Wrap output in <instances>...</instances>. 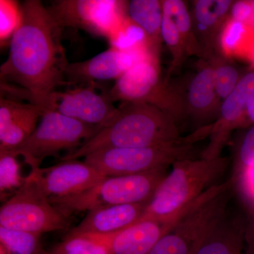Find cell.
<instances>
[{
  "label": "cell",
  "instance_id": "6da1fadb",
  "mask_svg": "<svg viewBox=\"0 0 254 254\" xmlns=\"http://www.w3.org/2000/svg\"><path fill=\"white\" fill-rule=\"evenodd\" d=\"M21 9V22L10 41L9 56L0 67L1 82L21 86L16 95L49 110L58 87L67 85L63 28L40 0H26Z\"/></svg>",
  "mask_w": 254,
  "mask_h": 254
},
{
  "label": "cell",
  "instance_id": "7a4b0ae2",
  "mask_svg": "<svg viewBox=\"0 0 254 254\" xmlns=\"http://www.w3.org/2000/svg\"><path fill=\"white\" fill-rule=\"evenodd\" d=\"M115 120L76 149L60 159L76 160L99 151L115 148H141L172 145L183 141L179 123L156 107L125 102L118 106Z\"/></svg>",
  "mask_w": 254,
  "mask_h": 254
},
{
  "label": "cell",
  "instance_id": "3957f363",
  "mask_svg": "<svg viewBox=\"0 0 254 254\" xmlns=\"http://www.w3.org/2000/svg\"><path fill=\"white\" fill-rule=\"evenodd\" d=\"M230 161V157L220 156L213 160L183 159L174 163L138 221L181 218L200 195L218 185Z\"/></svg>",
  "mask_w": 254,
  "mask_h": 254
},
{
  "label": "cell",
  "instance_id": "277c9868",
  "mask_svg": "<svg viewBox=\"0 0 254 254\" xmlns=\"http://www.w3.org/2000/svg\"><path fill=\"white\" fill-rule=\"evenodd\" d=\"M233 186L230 179L207 190L146 254H196L227 215Z\"/></svg>",
  "mask_w": 254,
  "mask_h": 254
},
{
  "label": "cell",
  "instance_id": "5b68a950",
  "mask_svg": "<svg viewBox=\"0 0 254 254\" xmlns=\"http://www.w3.org/2000/svg\"><path fill=\"white\" fill-rule=\"evenodd\" d=\"M113 102H138L163 110L180 123L186 118L185 95L163 77L160 59L145 55L108 91Z\"/></svg>",
  "mask_w": 254,
  "mask_h": 254
},
{
  "label": "cell",
  "instance_id": "8992f818",
  "mask_svg": "<svg viewBox=\"0 0 254 254\" xmlns=\"http://www.w3.org/2000/svg\"><path fill=\"white\" fill-rule=\"evenodd\" d=\"M167 169L125 176L105 177L89 190L50 202L66 215L107 205L148 203L168 175Z\"/></svg>",
  "mask_w": 254,
  "mask_h": 254
},
{
  "label": "cell",
  "instance_id": "52a82bcc",
  "mask_svg": "<svg viewBox=\"0 0 254 254\" xmlns=\"http://www.w3.org/2000/svg\"><path fill=\"white\" fill-rule=\"evenodd\" d=\"M101 128L73 120L55 110H46L27 141L16 150L8 152L17 157L22 156L31 170H36L41 168L42 162L48 157L55 156L61 150L76 149Z\"/></svg>",
  "mask_w": 254,
  "mask_h": 254
},
{
  "label": "cell",
  "instance_id": "ba28073f",
  "mask_svg": "<svg viewBox=\"0 0 254 254\" xmlns=\"http://www.w3.org/2000/svg\"><path fill=\"white\" fill-rule=\"evenodd\" d=\"M193 150L186 137L175 144L101 150L87 155L83 161L104 177L125 176L168 168L179 160L194 158Z\"/></svg>",
  "mask_w": 254,
  "mask_h": 254
},
{
  "label": "cell",
  "instance_id": "9c48e42d",
  "mask_svg": "<svg viewBox=\"0 0 254 254\" xmlns=\"http://www.w3.org/2000/svg\"><path fill=\"white\" fill-rule=\"evenodd\" d=\"M68 218L28 175L23 186L0 209V226L41 235L64 230Z\"/></svg>",
  "mask_w": 254,
  "mask_h": 254
},
{
  "label": "cell",
  "instance_id": "30bf717a",
  "mask_svg": "<svg viewBox=\"0 0 254 254\" xmlns=\"http://www.w3.org/2000/svg\"><path fill=\"white\" fill-rule=\"evenodd\" d=\"M127 4L118 0H58L48 8L62 27L80 28L111 43L128 21Z\"/></svg>",
  "mask_w": 254,
  "mask_h": 254
},
{
  "label": "cell",
  "instance_id": "8fae6325",
  "mask_svg": "<svg viewBox=\"0 0 254 254\" xmlns=\"http://www.w3.org/2000/svg\"><path fill=\"white\" fill-rule=\"evenodd\" d=\"M254 97V68L244 73L236 88L222 101L216 120L203 127L208 144L200 158L213 160L222 156V151L234 130L241 128Z\"/></svg>",
  "mask_w": 254,
  "mask_h": 254
},
{
  "label": "cell",
  "instance_id": "7c38bea8",
  "mask_svg": "<svg viewBox=\"0 0 254 254\" xmlns=\"http://www.w3.org/2000/svg\"><path fill=\"white\" fill-rule=\"evenodd\" d=\"M96 83L55 92L50 100V109L87 125L108 126L119 113L108 92L95 91Z\"/></svg>",
  "mask_w": 254,
  "mask_h": 254
},
{
  "label": "cell",
  "instance_id": "4fadbf2b",
  "mask_svg": "<svg viewBox=\"0 0 254 254\" xmlns=\"http://www.w3.org/2000/svg\"><path fill=\"white\" fill-rule=\"evenodd\" d=\"M49 199L66 198L89 190L103 176L84 161L68 160L48 168L31 170L28 175Z\"/></svg>",
  "mask_w": 254,
  "mask_h": 254
},
{
  "label": "cell",
  "instance_id": "5bb4252c",
  "mask_svg": "<svg viewBox=\"0 0 254 254\" xmlns=\"http://www.w3.org/2000/svg\"><path fill=\"white\" fill-rule=\"evenodd\" d=\"M136 52L110 46L109 49L86 61L68 64L65 71L67 85L96 83V81L118 80L142 57Z\"/></svg>",
  "mask_w": 254,
  "mask_h": 254
},
{
  "label": "cell",
  "instance_id": "9a60e30c",
  "mask_svg": "<svg viewBox=\"0 0 254 254\" xmlns=\"http://www.w3.org/2000/svg\"><path fill=\"white\" fill-rule=\"evenodd\" d=\"M44 111L39 105L1 95L0 151H12L27 141Z\"/></svg>",
  "mask_w": 254,
  "mask_h": 254
},
{
  "label": "cell",
  "instance_id": "2e32d148",
  "mask_svg": "<svg viewBox=\"0 0 254 254\" xmlns=\"http://www.w3.org/2000/svg\"><path fill=\"white\" fill-rule=\"evenodd\" d=\"M235 1L195 0L190 10L193 31L198 43L210 60L218 53V42L224 26L231 14Z\"/></svg>",
  "mask_w": 254,
  "mask_h": 254
},
{
  "label": "cell",
  "instance_id": "e0dca14e",
  "mask_svg": "<svg viewBox=\"0 0 254 254\" xmlns=\"http://www.w3.org/2000/svg\"><path fill=\"white\" fill-rule=\"evenodd\" d=\"M185 103L187 116L198 124L215 121L218 118L222 102L217 95L213 68L208 60L201 64L190 80Z\"/></svg>",
  "mask_w": 254,
  "mask_h": 254
},
{
  "label": "cell",
  "instance_id": "ac0fdd59",
  "mask_svg": "<svg viewBox=\"0 0 254 254\" xmlns=\"http://www.w3.org/2000/svg\"><path fill=\"white\" fill-rule=\"evenodd\" d=\"M181 218L167 221L140 220L112 234L113 254H146Z\"/></svg>",
  "mask_w": 254,
  "mask_h": 254
},
{
  "label": "cell",
  "instance_id": "d6986e66",
  "mask_svg": "<svg viewBox=\"0 0 254 254\" xmlns=\"http://www.w3.org/2000/svg\"><path fill=\"white\" fill-rule=\"evenodd\" d=\"M148 203L107 205L93 209L69 232L108 235L121 231L141 218Z\"/></svg>",
  "mask_w": 254,
  "mask_h": 254
},
{
  "label": "cell",
  "instance_id": "ffe728a7",
  "mask_svg": "<svg viewBox=\"0 0 254 254\" xmlns=\"http://www.w3.org/2000/svg\"><path fill=\"white\" fill-rule=\"evenodd\" d=\"M128 19L144 35L145 53L160 59L162 43V23L163 18V1L131 0L127 1Z\"/></svg>",
  "mask_w": 254,
  "mask_h": 254
},
{
  "label": "cell",
  "instance_id": "44dd1931",
  "mask_svg": "<svg viewBox=\"0 0 254 254\" xmlns=\"http://www.w3.org/2000/svg\"><path fill=\"white\" fill-rule=\"evenodd\" d=\"M195 254H245L244 225L225 215Z\"/></svg>",
  "mask_w": 254,
  "mask_h": 254
},
{
  "label": "cell",
  "instance_id": "7402d4cb",
  "mask_svg": "<svg viewBox=\"0 0 254 254\" xmlns=\"http://www.w3.org/2000/svg\"><path fill=\"white\" fill-rule=\"evenodd\" d=\"M254 42V26L230 17L219 38L218 53L230 60L247 59Z\"/></svg>",
  "mask_w": 254,
  "mask_h": 254
},
{
  "label": "cell",
  "instance_id": "603a6c76",
  "mask_svg": "<svg viewBox=\"0 0 254 254\" xmlns=\"http://www.w3.org/2000/svg\"><path fill=\"white\" fill-rule=\"evenodd\" d=\"M112 234L69 232L64 240L53 247L50 254H113Z\"/></svg>",
  "mask_w": 254,
  "mask_h": 254
},
{
  "label": "cell",
  "instance_id": "cb8c5ba5",
  "mask_svg": "<svg viewBox=\"0 0 254 254\" xmlns=\"http://www.w3.org/2000/svg\"><path fill=\"white\" fill-rule=\"evenodd\" d=\"M163 13L173 20L185 42L189 56L206 60V57L193 31L190 10L182 0H163Z\"/></svg>",
  "mask_w": 254,
  "mask_h": 254
},
{
  "label": "cell",
  "instance_id": "d4e9b609",
  "mask_svg": "<svg viewBox=\"0 0 254 254\" xmlns=\"http://www.w3.org/2000/svg\"><path fill=\"white\" fill-rule=\"evenodd\" d=\"M213 68L215 90L220 101L226 99L240 83L243 76L232 60L217 53L208 60Z\"/></svg>",
  "mask_w": 254,
  "mask_h": 254
},
{
  "label": "cell",
  "instance_id": "484cf974",
  "mask_svg": "<svg viewBox=\"0 0 254 254\" xmlns=\"http://www.w3.org/2000/svg\"><path fill=\"white\" fill-rule=\"evenodd\" d=\"M162 38L163 43L168 47L172 58L168 73L165 76V80L169 82L170 78L181 68L185 60L190 56L176 25L171 18L164 14V13L162 23Z\"/></svg>",
  "mask_w": 254,
  "mask_h": 254
},
{
  "label": "cell",
  "instance_id": "4316f807",
  "mask_svg": "<svg viewBox=\"0 0 254 254\" xmlns=\"http://www.w3.org/2000/svg\"><path fill=\"white\" fill-rule=\"evenodd\" d=\"M41 235L0 226V247L8 254H40Z\"/></svg>",
  "mask_w": 254,
  "mask_h": 254
},
{
  "label": "cell",
  "instance_id": "83f0119b",
  "mask_svg": "<svg viewBox=\"0 0 254 254\" xmlns=\"http://www.w3.org/2000/svg\"><path fill=\"white\" fill-rule=\"evenodd\" d=\"M17 156L8 151H0V190L1 195L15 193L23 186L26 178L20 172Z\"/></svg>",
  "mask_w": 254,
  "mask_h": 254
},
{
  "label": "cell",
  "instance_id": "f1b7e54d",
  "mask_svg": "<svg viewBox=\"0 0 254 254\" xmlns=\"http://www.w3.org/2000/svg\"><path fill=\"white\" fill-rule=\"evenodd\" d=\"M22 19L21 4L14 0H0V43H10Z\"/></svg>",
  "mask_w": 254,
  "mask_h": 254
},
{
  "label": "cell",
  "instance_id": "f546056e",
  "mask_svg": "<svg viewBox=\"0 0 254 254\" xmlns=\"http://www.w3.org/2000/svg\"><path fill=\"white\" fill-rule=\"evenodd\" d=\"M235 173L254 166V125L244 135L235 156Z\"/></svg>",
  "mask_w": 254,
  "mask_h": 254
},
{
  "label": "cell",
  "instance_id": "4dcf8cb0",
  "mask_svg": "<svg viewBox=\"0 0 254 254\" xmlns=\"http://www.w3.org/2000/svg\"><path fill=\"white\" fill-rule=\"evenodd\" d=\"M231 180L234 185H238L247 204L254 201V166L234 174Z\"/></svg>",
  "mask_w": 254,
  "mask_h": 254
},
{
  "label": "cell",
  "instance_id": "1f68e13d",
  "mask_svg": "<svg viewBox=\"0 0 254 254\" xmlns=\"http://www.w3.org/2000/svg\"><path fill=\"white\" fill-rule=\"evenodd\" d=\"M248 205V215L244 225V245L245 254H254V201Z\"/></svg>",
  "mask_w": 254,
  "mask_h": 254
},
{
  "label": "cell",
  "instance_id": "d6a6232c",
  "mask_svg": "<svg viewBox=\"0 0 254 254\" xmlns=\"http://www.w3.org/2000/svg\"><path fill=\"white\" fill-rule=\"evenodd\" d=\"M254 125V97L251 102L250 106H249L248 110H247V113L244 119L243 123H242V127H249Z\"/></svg>",
  "mask_w": 254,
  "mask_h": 254
},
{
  "label": "cell",
  "instance_id": "836d02e7",
  "mask_svg": "<svg viewBox=\"0 0 254 254\" xmlns=\"http://www.w3.org/2000/svg\"><path fill=\"white\" fill-rule=\"evenodd\" d=\"M247 60L252 63V66H253V68H254V42L253 45H252V48H251L248 57H247Z\"/></svg>",
  "mask_w": 254,
  "mask_h": 254
},
{
  "label": "cell",
  "instance_id": "e575fe53",
  "mask_svg": "<svg viewBox=\"0 0 254 254\" xmlns=\"http://www.w3.org/2000/svg\"><path fill=\"white\" fill-rule=\"evenodd\" d=\"M0 254H8L2 247H0Z\"/></svg>",
  "mask_w": 254,
  "mask_h": 254
},
{
  "label": "cell",
  "instance_id": "d590c367",
  "mask_svg": "<svg viewBox=\"0 0 254 254\" xmlns=\"http://www.w3.org/2000/svg\"><path fill=\"white\" fill-rule=\"evenodd\" d=\"M40 254H49V252H44V251H43V252H42Z\"/></svg>",
  "mask_w": 254,
  "mask_h": 254
}]
</instances>
